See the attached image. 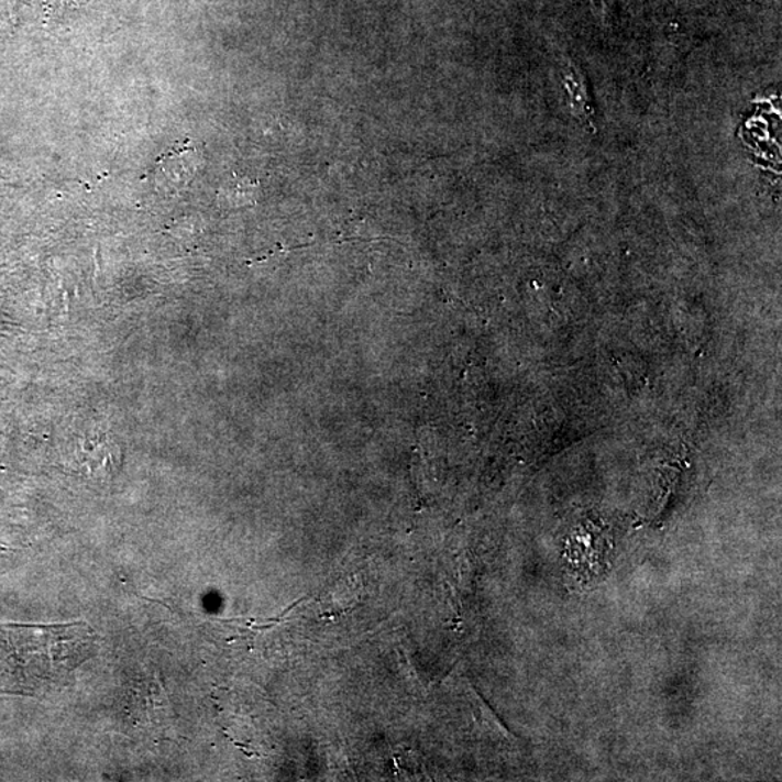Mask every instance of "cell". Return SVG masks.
Returning <instances> with one entry per match:
<instances>
[{"label":"cell","instance_id":"cell-1","mask_svg":"<svg viewBox=\"0 0 782 782\" xmlns=\"http://www.w3.org/2000/svg\"><path fill=\"white\" fill-rule=\"evenodd\" d=\"M80 463L93 477H111L121 465V456L112 443L99 442L98 445H91L87 442L81 448Z\"/></svg>","mask_w":782,"mask_h":782},{"label":"cell","instance_id":"cell-2","mask_svg":"<svg viewBox=\"0 0 782 782\" xmlns=\"http://www.w3.org/2000/svg\"><path fill=\"white\" fill-rule=\"evenodd\" d=\"M163 162L164 164H162L159 170L164 173V176H166L170 183L187 181V178L194 176L195 170H190V167H194L191 158L185 157L183 151L176 155H167Z\"/></svg>","mask_w":782,"mask_h":782},{"label":"cell","instance_id":"cell-3","mask_svg":"<svg viewBox=\"0 0 782 782\" xmlns=\"http://www.w3.org/2000/svg\"><path fill=\"white\" fill-rule=\"evenodd\" d=\"M592 3L594 12L601 18H607L610 12L613 0H588Z\"/></svg>","mask_w":782,"mask_h":782}]
</instances>
